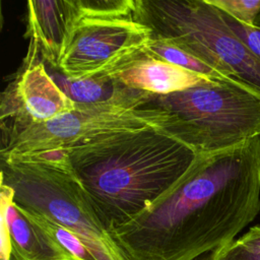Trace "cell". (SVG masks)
<instances>
[{"mask_svg": "<svg viewBox=\"0 0 260 260\" xmlns=\"http://www.w3.org/2000/svg\"><path fill=\"white\" fill-rule=\"evenodd\" d=\"M260 211V136L198 152L164 195L109 232L125 260H193L235 240Z\"/></svg>", "mask_w": 260, "mask_h": 260, "instance_id": "obj_1", "label": "cell"}, {"mask_svg": "<svg viewBox=\"0 0 260 260\" xmlns=\"http://www.w3.org/2000/svg\"><path fill=\"white\" fill-rule=\"evenodd\" d=\"M66 151L108 233L164 195L198 153L165 129L104 136Z\"/></svg>", "mask_w": 260, "mask_h": 260, "instance_id": "obj_2", "label": "cell"}, {"mask_svg": "<svg viewBox=\"0 0 260 260\" xmlns=\"http://www.w3.org/2000/svg\"><path fill=\"white\" fill-rule=\"evenodd\" d=\"M1 185L14 204L74 233L96 260H125L98 217L66 150L1 157Z\"/></svg>", "mask_w": 260, "mask_h": 260, "instance_id": "obj_3", "label": "cell"}, {"mask_svg": "<svg viewBox=\"0 0 260 260\" xmlns=\"http://www.w3.org/2000/svg\"><path fill=\"white\" fill-rule=\"evenodd\" d=\"M135 18L260 99V59L208 0H138Z\"/></svg>", "mask_w": 260, "mask_h": 260, "instance_id": "obj_4", "label": "cell"}, {"mask_svg": "<svg viewBox=\"0 0 260 260\" xmlns=\"http://www.w3.org/2000/svg\"><path fill=\"white\" fill-rule=\"evenodd\" d=\"M152 96L151 93L124 86L107 102L76 105L75 110L69 113L7 133L1 157L66 150L119 133L168 130L174 118L165 110L149 105Z\"/></svg>", "mask_w": 260, "mask_h": 260, "instance_id": "obj_5", "label": "cell"}, {"mask_svg": "<svg viewBox=\"0 0 260 260\" xmlns=\"http://www.w3.org/2000/svg\"><path fill=\"white\" fill-rule=\"evenodd\" d=\"M149 105L173 116L167 131L197 152L225 149L260 136V99L231 80L153 94Z\"/></svg>", "mask_w": 260, "mask_h": 260, "instance_id": "obj_6", "label": "cell"}, {"mask_svg": "<svg viewBox=\"0 0 260 260\" xmlns=\"http://www.w3.org/2000/svg\"><path fill=\"white\" fill-rule=\"evenodd\" d=\"M151 39V29L134 17L82 19L57 69L70 78L110 77L145 57Z\"/></svg>", "mask_w": 260, "mask_h": 260, "instance_id": "obj_7", "label": "cell"}, {"mask_svg": "<svg viewBox=\"0 0 260 260\" xmlns=\"http://www.w3.org/2000/svg\"><path fill=\"white\" fill-rule=\"evenodd\" d=\"M76 104L58 86L36 50L28 48L24 64L1 99L3 133L44 123L75 110Z\"/></svg>", "mask_w": 260, "mask_h": 260, "instance_id": "obj_8", "label": "cell"}, {"mask_svg": "<svg viewBox=\"0 0 260 260\" xmlns=\"http://www.w3.org/2000/svg\"><path fill=\"white\" fill-rule=\"evenodd\" d=\"M77 0H30L27 2L29 48L52 68H58L81 22Z\"/></svg>", "mask_w": 260, "mask_h": 260, "instance_id": "obj_9", "label": "cell"}, {"mask_svg": "<svg viewBox=\"0 0 260 260\" xmlns=\"http://www.w3.org/2000/svg\"><path fill=\"white\" fill-rule=\"evenodd\" d=\"M12 191L1 185V260H74L14 205Z\"/></svg>", "mask_w": 260, "mask_h": 260, "instance_id": "obj_10", "label": "cell"}, {"mask_svg": "<svg viewBox=\"0 0 260 260\" xmlns=\"http://www.w3.org/2000/svg\"><path fill=\"white\" fill-rule=\"evenodd\" d=\"M110 77L125 87L155 95L183 91L215 80L146 56L126 64Z\"/></svg>", "mask_w": 260, "mask_h": 260, "instance_id": "obj_11", "label": "cell"}, {"mask_svg": "<svg viewBox=\"0 0 260 260\" xmlns=\"http://www.w3.org/2000/svg\"><path fill=\"white\" fill-rule=\"evenodd\" d=\"M52 78L76 105H92L107 102L124 87L109 76L70 78L63 74H57Z\"/></svg>", "mask_w": 260, "mask_h": 260, "instance_id": "obj_12", "label": "cell"}, {"mask_svg": "<svg viewBox=\"0 0 260 260\" xmlns=\"http://www.w3.org/2000/svg\"><path fill=\"white\" fill-rule=\"evenodd\" d=\"M16 208L31 222L42 229L58 246L67 252L74 260H96L92 253L86 248L83 242L71 231L55 222L54 220L37 213L35 211L22 208L14 204Z\"/></svg>", "mask_w": 260, "mask_h": 260, "instance_id": "obj_13", "label": "cell"}, {"mask_svg": "<svg viewBox=\"0 0 260 260\" xmlns=\"http://www.w3.org/2000/svg\"><path fill=\"white\" fill-rule=\"evenodd\" d=\"M145 56L176 65L195 74L218 80H229L224 78L218 71L211 68L198 58L176 47L175 45L156 40L154 38L151 39L150 44L145 51Z\"/></svg>", "mask_w": 260, "mask_h": 260, "instance_id": "obj_14", "label": "cell"}, {"mask_svg": "<svg viewBox=\"0 0 260 260\" xmlns=\"http://www.w3.org/2000/svg\"><path fill=\"white\" fill-rule=\"evenodd\" d=\"M82 19L133 17L135 0H77Z\"/></svg>", "mask_w": 260, "mask_h": 260, "instance_id": "obj_15", "label": "cell"}, {"mask_svg": "<svg viewBox=\"0 0 260 260\" xmlns=\"http://www.w3.org/2000/svg\"><path fill=\"white\" fill-rule=\"evenodd\" d=\"M212 5L235 19L254 25L260 14V0H208Z\"/></svg>", "mask_w": 260, "mask_h": 260, "instance_id": "obj_16", "label": "cell"}, {"mask_svg": "<svg viewBox=\"0 0 260 260\" xmlns=\"http://www.w3.org/2000/svg\"><path fill=\"white\" fill-rule=\"evenodd\" d=\"M219 9V8H218ZM223 18L235 34L248 46V48L260 59V27L245 24L225 12L221 11Z\"/></svg>", "mask_w": 260, "mask_h": 260, "instance_id": "obj_17", "label": "cell"}, {"mask_svg": "<svg viewBox=\"0 0 260 260\" xmlns=\"http://www.w3.org/2000/svg\"><path fill=\"white\" fill-rule=\"evenodd\" d=\"M212 260H260V254L251 251L236 239L215 250Z\"/></svg>", "mask_w": 260, "mask_h": 260, "instance_id": "obj_18", "label": "cell"}, {"mask_svg": "<svg viewBox=\"0 0 260 260\" xmlns=\"http://www.w3.org/2000/svg\"><path fill=\"white\" fill-rule=\"evenodd\" d=\"M237 240L251 251L260 254V225L250 228L247 233Z\"/></svg>", "mask_w": 260, "mask_h": 260, "instance_id": "obj_19", "label": "cell"}, {"mask_svg": "<svg viewBox=\"0 0 260 260\" xmlns=\"http://www.w3.org/2000/svg\"><path fill=\"white\" fill-rule=\"evenodd\" d=\"M213 253H214V251L208 252V253H205V254H202V255L198 256L197 258H195V259H193V260H212V259H213Z\"/></svg>", "mask_w": 260, "mask_h": 260, "instance_id": "obj_20", "label": "cell"}, {"mask_svg": "<svg viewBox=\"0 0 260 260\" xmlns=\"http://www.w3.org/2000/svg\"><path fill=\"white\" fill-rule=\"evenodd\" d=\"M254 25H256V26L260 27V14H259V15H258V17L256 18V20H255V23H254Z\"/></svg>", "mask_w": 260, "mask_h": 260, "instance_id": "obj_21", "label": "cell"}]
</instances>
